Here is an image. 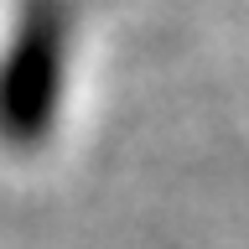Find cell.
<instances>
[{"label": "cell", "instance_id": "6da1fadb", "mask_svg": "<svg viewBox=\"0 0 249 249\" xmlns=\"http://www.w3.org/2000/svg\"><path fill=\"white\" fill-rule=\"evenodd\" d=\"M73 16L78 0H21L11 21V47L0 57V135L16 145L42 140L52 124Z\"/></svg>", "mask_w": 249, "mask_h": 249}]
</instances>
